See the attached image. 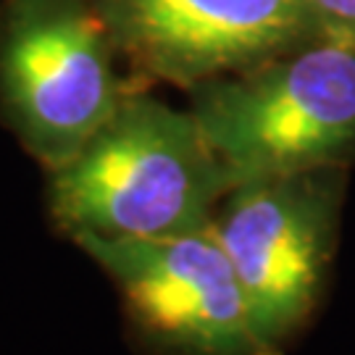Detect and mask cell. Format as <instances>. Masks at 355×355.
<instances>
[{
    "instance_id": "cell-1",
    "label": "cell",
    "mask_w": 355,
    "mask_h": 355,
    "mask_svg": "<svg viewBox=\"0 0 355 355\" xmlns=\"http://www.w3.org/2000/svg\"><path fill=\"white\" fill-rule=\"evenodd\" d=\"M48 208L69 240H155L208 229L232 187L190 108L137 85L79 150L48 171Z\"/></svg>"
},
{
    "instance_id": "cell-2",
    "label": "cell",
    "mask_w": 355,
    "mask_h": 355,
    "mask_svg": "<svg viewBox=\"0 0 355 355\" xmlns=\"http://www.w3.org/2000/svg\"><path fill=\"white\" fill-rule=\"evenodd\" d=\"M190 92V111L232 184L355 161L353 42L308 40Z\"/></svg>"
},
{
    "instance_id": "cell-3",
    "label": "cell",
    "mask_w": 355,
    "mask_h": 355,
    "mask_svg": "<svg viewBox=\"0 0 355 355\" xmlns=\"http://www.w3.org/2000/svg\"><path fill=\"white\" fill-rule=\"evenodd\" d=\"M98 0L0 6V116L53 171L108 121L132 87Z\"/></svg>"
},
{
    "instance_id": "cell-4",
    "label": "cell",
    "mask_w": 355,
    "mask_h": 355,
    "mask_svg": "<svg viewBox=\"0 0 355 355\" xmlns=\"http://www.w3.org/2000/svg\"><path fill=\"white\" fill-rule=\"evenodd\" d=\"M343 190L345 168L258 177L232 184L216 208L211 232L274 355L284 353L324 297Z\"/></svg>"
},
{
    "instance_id": "cell-5",
    "label": "cell",
    "mask_w": 355,
    "mask_h": 355,
    "mask_svg": "<svg viewBox=\"0 0 355 355\" xmlns=\"http://www.w3.org/2000/svg\"><path fill=\"white\" fill-rule=\"evenodd\" d=\"M71 242L111 277L150 355H274L211 227L155 240Z\"/></svg>"
},
{
    "instance_id": "cell-6",
    "label": "cell",
    "mask_w": 355,
    "mask_h": 355,
    "mask_svg": "<svg viewBox=\"0 0 355 355\" xmlns=\"http://www.w3.org/2000/svg\"><path fill=\"white\" fill-rule=\"evenodd\" d=\"M98 6L132 74L187 89L316 40L303 0H98Z\"/></svg>"
},
{
    "instance_id": "cell-7",
    "label": "cell",
    "mask_w": 355,
    "mask_h": 355,
    "mask_svg": "<svg viewBox=\"0 0 355 355\" xmlns=\"http://www.w3.org/2000/svg\"><path fill=\"white\" fill-rule=\"evenodd\" d=\"M316 37L355 45V0H303Z\"/></svg>"
}]
</instances>
